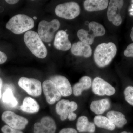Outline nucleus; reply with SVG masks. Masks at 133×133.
Wrapping results in <instances>:
<instances>
[{
	"instance_id": "1",
	"label": "nucleus",
	"mask_w": 133,
	"mask_h": 133,
	"mask_svg": "<svg viewBox=\"0 0 133 133\" xmlns=\"http://www.w3.org/2000/svg\"><path fill=\"white\" fill-rule=\"evenodd\" d=\"M117 48L114 43H102L97 45L94 52V59L98 66L104 67L111 63L116 56Z\"/></svg>"
},
{
	"instance_id": "2",
	"label": "nucleus",
	"mask_w": 133,
	"mask_h": 133,
	"mask_svg": "<svg viewBox=\"0 0 133 133\" xmlns=\"http://www.w3.org/2000/svg\"><path fill=\"white\" fill-rule=\"evenodd\" d=\"M24 40L25 44L33 55L40 58H44L48 55V50L38 33L29 31L25 33Z\"/></svg>"
},
{
	"instance_id": "3",
	"label": "nucleus",
	"mask_w": 133,
	"mask_h": 133,
	"mask_svg": "<svg viewBox=\"0 0 133 133\" xmlns=\"http://www.w3.org/2000/svg\"><path fill=\"white\" fill-rule=\"evenodd\" d=\"M34 20L24 14H18L12 17L6 24V28L16 34H20L33 28Z\"/></svg>"
},
{
	"instance_id": "4",
	"label": "nucleus",
	"mask_w": 133,
	"mask_h": 133,
	"mask_svg": "<svg viewBox=\"0 0 133 133\" xmlns=\"http://www.w3.org/2000/svg\"><path fill=\"white\" fill-rule=\"evenodd\" d=\"M59 21L54 19L48 22L43 20L39 23L38 34L42 41L45 42H50L54 38L55 33L60 27Z\"/></svg>"
},
{
	"instance_id": "5",
	"label": "nucleus",
	"mask_w": 133,
	"mask_h": 133,
	"mask_svg": "<svg viewBox=\"0 0 133 133\" xmlns=\"http://www.w3.org/2000/svg\"><path fill=\"white\" fill-rule=\"evenodd\" d=\"M78 105L74 101L70 102L68 100L62 99L56 105L57 113L60 116V119L64 121L68 118L70 121H74L77 115L74 112L77 109Z\"/></svg>"
},
{
	"instance_id": "6",
	"label": "nucleus",
	"mask_w": 133,
	"mask_h": 133,
	"mask_svg": "<svg viewBox=\"0 0 133 133\" xmlns=\"http://www.w3.org/2000/svg\"><path fill=\"white\" fill-rule=\"evenodd\" d=\"M81 12L80 6L77 3L70 2L59 4L55 10L56 15L61 18L72 20L79 15Z\"/></svg>"
},
{
	"instance_id": "7",
	"label": "nucleus",
	"mask_w": 133,
	"mask_h": 133,
	"mask_svg": "<svg viewBox=\"0 0 133 133\" xmlns=\"http://www.w3.org/2000/svg\"><path fill=\"white\" fill-rule=\"evenodd\" d=\"M2 119L8 125L20 130L24 129L29 122L26 118L11 111L4 112L2 115Z\"/></svg>"
},
{
	"instance_id": "8",
	"label": "nucleus",
	"mask_w": 133,
	"mask_h": 133,
	"mask_svg": "<svg viewBox=\"0 0 133 133\" xmlns=\"http://www.w3.org/2000/svg\"><path fill=\"white\" fill-rule=\"evenodd\" d=\"M18 84L28 94L33 97H38L42 94V85L38 79L22 77L19 79Z\"/></svg>"
},
{
	"instance_id": "9",
	"label": "nucleus",
	"mask_w": 133,
	"mask_h": 133,
	"mask_svg": "<svg viewBox=\"0 0 133 133\" xmlns=\"http://www.w3.org/2000/svg\"><path fill=\"white\" fill-rule=\"evenodd\" d=\"M124 4V1L122 0H111L109 1L107 10V18L115 26H120L122 22L120 12L117 11H120Z\"/></svg>"
},
{
	"instance_id": "10",
	"label": "nucleus",
	"mask_w": 133,
	"mask_h": 133,
	"mask_svg": "<svg viewBox=\"0 0 133 133\" xmlns=\"http://www.w3.org/2000/svg\"><path fill=\"white\" fill-rule=\"evenodd\" d=\"M92 87L94 93L99 96H111L114 94L116 92L113 87L107 81L99 77H97L94 79Z\"/></svg>"
},
{
	"instance_id": "11",
	"label": "nucleus",
	"mask_w": 133,
	"mask_h": 133,
	"mask_svg": "<svg viewBox=\"0 0 133 133\" xmlns=\"http://www.w3.org/2000/svg\"><path fill=\"white\" fill-rule=\"evenodd\" d=\"M43 89L46 101L50 104H55L60 99L61 95L58 91L54 82L50 79L46 80L43 83Z\"/></svg>"
},
{
	"instance_id": "12",
	"label": "nucleus",
	"mask_w": 133,
	"mask_h": 133,
	"mask_svg": "<svg viewBox=\"0 0 133 133\" xmlns=\"http://www.w3.org/2000/svg\"><path fill=\"white\" fill-rule=\"evenodd\" d=\"M50 79L55 83L61 95L63 97H68L71 95L72 89L71 85L65 77L61 75H56L51 77Z\"/></svg>"
},
{
	"instance_id": "13",
	"label": "nucleus",
	"mask_w": 133,
	"mask_h": 133,
	"mask_svg": "<svg viewBox=\"0 0 133 133\" xmlns=\"http://www.w3.org/2000/svg\"><path fill=\"white\" fill-rule=\"evenodd\" d=\"M56 130V123L50 116L43 117L40 122L34 125V133H55Z\"/></svg>"
},
{
	"instance_id": "14",
	"label": "nucleus",
	"mask_w": 133,
	"mask_h": 133,
	"mask_svg": "<svg viewBox=\"0 0 133 133\" xmlns=\"http://www.w3.org/2000/svg\"><path fill=\"white\" fill-rule=\"evenodd\" d=\"M54 45L57 49L66 51L71 48L72 45L69 39L68 34L64 30H59L56 34Z\"/></svg>"
},
{
	"instance_id": "15",
	"label": "nucleus",
	"mask_w": 133,
	"mask_h": 133,
	"mask_svg": "<svg viewBox=\"0 0 133 133\" xmlns=\"http://www.w3.org/2000/svg\"><path fill=\"white\" fill-rule=\"evenodd\" d=\"M71 53L77 56H83L88 58L92 54V50L90 45L79 41L75 43L71 48Z\"/></svg>"
},
{
	"instance_id": "16",
	"label": "nucleus",
	"mask_w": 133,
	"mask_h": 133,
	"mask_svg": "<svg viewBox=\"0 0 133 133\" xmlns=\"http://www.w3.org/2000/svg\"><path fill=\"white\" fill-rule=\"evenodd\" d=\"M109 3L108 0H86L83 5L88 12H96L106 9L108 7Z\"/></svg>"
},
{
	"instance_id": "17",
	"label": "nucleus",
	"mask_w": 133,
	"mask_h": 133,
	"mask_svg": "<svg viewBox=\"0 0 133 133\" xmlns=\"http://www.w3.org/2000/svg\"><path fill=\"white\" fill-rule=\"evenodd\" d=\"M92 84L91 79L88 76L82 77L78 83L75 84L72 87V92L76 96H79L82 94L83 91L91 88Z\"/></svg>"
},
{
	"instance_id": "18",
	"label": "nucleus",
	"mask_w": 133,
	"mask_h": 133,
	"mask_svg": "<svg viewBox=\"0 0 133 133\" xmlns=\"http://www.w3.org/2000/svg\"><path fill=\"white\" fill-rule=\"evenodd\" d=\"M111 103L108 99L94 100L90 105L91 111L95 114L100 115L109 109Z\"/></svg>"
},
{
	"instance_id": "19",
	"label": "nucleus",
	"mask_w": 133,
	"mask_h": 133,
	"mask_svg": "<svg viewBox=\"0 0 133 133\" xmlns=\"http://www.w3.org/2000/svg\"><path fill=\"white\" fill-rule=\"evenodd\" d=\"M77 129L79 132L94 133L95 130V124L88 121L85 116H80L78 119L76 124Z\"/></svg>"
},
{
	"instance_id": "20",
	"label": "nucleus",
	"mask_w": 133,
	"mask_h": 133,
	"mask_svg": "<svg viewBox=\"0 0 133 133\" xmlns=\"http://www.w3.org/2000/svg\"><path fill=\"white\" fill-rule=\"evenodd\" d=\"M107 117L111 121L115 127L119 128L123 127L127 123L125 116L122 113L115 111H111L107 114Z\"/></svg>"
},
{
	"instance_id": "21",
	"label": "nucleus",
	"mask_w": 133,
	"mask_h": 133,
	"mask_svg": "<svg viewBox=\"0 0 133 133\" xmlns=\"http://www.w3.org/2000/svg\"><path fill=\"white\" fill-rule=\"evenodd\" d=\"M21 109L23 111L28 113H35L39 111L40 106L35 99L28 97L23 100Z\"/></svg>"
},
{
	"instance_id": "22",
	"label": "nucleus",
	"mask_w": 133,
	"mask_h": 133,
	"mask_svg": "<svg viewBox=\"0 0 133 133\" xmlns=\"http://www.w3.org/2000/svg\"><path fill=\"white\" fill-rule=\"evenodd\" d=\"M94 122L97 127L105 129L110 131H113L115 126L107 117L101 115H97L94 118Z\"/></svg>"
},
{
	"instance_id": "23",
	"label": "nucleus",
	"mask_w": 133,
	"mask_h": 133,
	"mask_svg": "<svg viewBox=\"0 0 133 133\" xmlns=\"http://www.w3.org/2000/svg\"><path fill=\"white\" fill-rule=\"evenodd\" d=\"M3 102L12 108L16 107L18 102L15 97L11 88L8 87L3 93L2 97Z\"/></svg>"
},
{
	"instance_id": "24",
	"label": "nucleus",
	"mask_w": 133,
	"mask_h": 133,
	"mask_svg": "<svg viewBox=\"0 0 133 133\" xmlns=\"http://www.w3.org/2000/svg\"><path fill=\"white\" fill-rule=\"evenodd\" d=\"M89 30L92 31L94 37L102 36L104 35L106 32L105 29L102 24L97 22H91L88 25Z\"/></svg>"
},
{
	"instance_id": "25",
	"label": "nucleus",
	"mask_w": 133,
	"mask_h": 133,
	"mask_svg": "<svg viewBox=\"0 0 133 133\" xmlns=\"http://www.w3.org/2000/svg\"><path fill=\"white\" fill-rule=\"evenodd\" d=\"M77 35L80 41L90 45L94 42L95 38L91 35L88 31L84 29H80L78 31Z\"/></svg>"
},
{
	"instance_id": "26",
	"label": "nucleus",
	"mask_w": 133,
	"mask_h": 133,
	"mask_svg": "<svg viewBox=\"0 0 133 133\" xmlns=\"http://www.w3.org/2000/svg\"><path fill=\"white\" fill-rule=\"evenodd\" d=\"M124 94L126 101L133 106V86H128L126 87Z\"/></svg>"
},
{
	"instance_id": "27",
	"label": "nucleus",
	"mask_w": 133,
	"mask_h": 133,
	"mask_svg": "<svg viewBox=\"0 0 133 133\" xmlns=\"http://www.w3.org/2000/svg\"><path fill=\"white\" fill-rule=\"evenodd\" d=\"M1 131L3 133H23L21 130L12 128L8 125L3 126Z\"/></svg>"
},
{
	"instance_id": "28",
	"label": "nucleus",
	"mask_w": 133,
	"mask_h": 133,
	"mask_svg": "<svg viewBox=\"0 0 133 133\" xmlns=\"http://www.w3.org/2000/svg\"><path fill=\"white\" fill-rule=\"evenodd\" d=\"M124 53V56L127 57H133V43L127 47Z\"/></svg>"
},
{
	"instance_id": "29",
	"label": "nucleus",
	"mask_w": 133,
	"mask_h": 133,
	"mask_svg": "<svg viewBox=\"0 0 133 133\" xmlns=\"http://www.w3.org/2000/svg\"><path fill=\"white\" fill-rule=\"evenodd\" d=\"M59 133H78L76 129L74 128H65L62 129Z\"/></svg>"
},
{
	"instance_id": "30",
	"label": "nucleus",
	"mask_w": 133,
	"mask_h": 133,
	"mask_svg": "<svg viewBox=\"0 0 133 133\" xmlns=\"http://www.w3.org/2000/svg\"><path fill=\"white\" fill-rule=\"evenodd\" d=\"M7 56L4 52L0 51V64L5 63L7 60Z\"/></svg>"
},
{
	"instance_id": "31",
	"label": "nucleus",
	"mask_w": 133,
	"mask_h": 133,
	"mask_svg": "<svg viewBox=\"0 0 133 133\" xmlns=\"http://www.w3.org/2000/svg\"><path fill=\"white\" fill-rule=\"evenodd\" d=\"M19 1H17V0H6V2L10 5H14L18 2Z\"/></svg>"
},
{
	"instance_id": "32",
	"label": "nucleus",
	"mask_w": 133,
	"mask_h": 133,
	"mask_svg": "<svg viewBox=\"0 0 133 133\" xmlns=\"http://www.w3.org/2000/svg\"><path fill=\"white\" fill-rule=\"evenodd\" d=\"M2 81L1 79L0 78V99L2 97L1 89L2 87Z\"/></svg>"
},
{
	"instance_id": "33",
	"label": "nucleus",
	"mask_w": 133,
	"mask_h": 133,
	"mask_svg": "<svg viewBox=\"0 0 133 133\" xmlns=\"http://www.w3.org/2000/svg\"><path fill=\"white\" fill-rule=\"evenodd\" d=\"M130 36H131V39H132V41H133V27L132 28V30H131V34H130Z\"/></svg>"
},
{
	"instance_id": "34",
	"label": "nucleus",
	"mask_w": 133,
	"mask_h": 133,
	"mask_svg": "<svg viewBox=\"0 0 133 133\" xmlns=\"http://www.w3.org/2000/svg\"><path fill=\"white\" fill-rule=\"evenodd\" d=\"M33 19H35V20H36V19H37V17L36 16H34L33 17Z\"/></svg>"
},
{
	"instance_id": "35",
	"label": "nucleus",
	"mask_w": 133,
	"mask_h": 133,
	"mask_svg": "<svg viewBox=\"0 0 133 133\" xmlns=\"http://www.w3.org/2000/svg\"><path fill=\"white\" fill-rule=\"evenodd\" d=\"M121 133H131L130 132H126V131H123V132H122Z\"/></svg>"
}]
</instances>
